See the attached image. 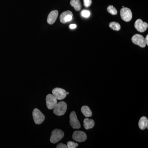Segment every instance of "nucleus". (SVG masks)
<instances>
[{
    "instance_id": "obj_1",
    "label": "nucleus",
    "mask_w": 148,
    "mask_h": 148,
    "mask_svg": "<svg viewBox=\"0 0 148 148\" xmlns=\"http://www.w3.org/2000/svg\"><path fill=\"white\" fill-rule=\"evenodd\" d=\"M67 109V105L65 102L61 101L57 103L54 109V114L58 116L63 115Z\"/></svg>"
},
{
    "instance_id": "obj_2",
    "label": "nucleus",
    "mask_w": 148,
    "mask_h": 148,
    "mask_svg": "<svg viewBox=\"0 0 148 148\" xmlns=\"http://www.w3.org/2000/svg\"><path fill=\"white\" fill-rule=\"evenodd\" d=\"M64 136V133L62 130L59 129H55L52 131L50 137V141L53 144H56L60 141Z\"/></svg>"
},
{
    "instance_id": "obj_3",
    "label": "nucleus",
    "mask_w": 148,
    "mask_h": 148,
    "mask_svg": "<svg viewBox=\"0 0 148 148\" xmlns=\"http://www.w3.org/2000/svg\"><path fill=\"white\" fill-rule=\"evenodd\" d=\"M33 117L35 123L37 124H40L45 119L44 115L37 108H35L33 111Z\"/></svg>"
},
{
    "instance_id": "obj_4",
    "label": "nucleus",
    "mask_w": 148,
    "mask_h": 148,
    "mask_svg": "<svg viewBox=\"0 0 148 148\" xmlns=\"http://www.w3.org/2000/svg\"><path fill=\"white\" fill-rule=\"evenodd\" d=\"M132 41L134 44L138 45L140 47L145 48L146 43L145 38L141 35L136 34L132 38Z\"/></svg>"
},
{
    "instance_id": "obj_5",
    "label": "nucleus",
    "mask_w": 148,
    "mask_h": 148,
    "mask_svg": "<svg viewBox=\"0 0 148 148\" xmlns=\"http://www.w3.org/2000/svg\"><path fill=\"white\" fill-rule=\"evenodd\" d=\"M52 95L57 100H62L65 98L67 95V92L61 88H55L52 90Z\"/></svg>"
},
{
    "instance_id": "obj_6",
    "label": "nucleus",
    "mask_w": 148,
    "mask_h": 148,
    "mask_svg": "<svg viewBox=\"0 0 148 148\" xmlns=\"http://www.w3.org/2000/svg\"><path fill=\"white\" fill-rule=\"evenodd\" d=\"M121 18L125 22H129L132 19V13L131 10L128 8H123L120 10Z\"/></svg>"
},
{
    "instance_id": "obj_7",
    "label": "nucleus",
    "mask_w": 148,
    "mask_h": 148,
    "mask_svg": "<svg viewBox=\"0 0 148 148\" xmlns=\"http://www.w3.org/2000/svg\"><path fill=\"white\" fill-rule=\"evenodd\" d=\"M70 125L74 129H80L81 128V125L77 119V115L74 111L71 112L70 115Z\"/></svg>"
},
{
    "instance_id": "obj_8",
    "label": "nucleus",
    "mask_w": 148,
    "mask_h": 148,
    "mask_svg": "<svg viewBox=\"0 0 148 148\" xmlns=\"http://www.w3.org/2000/svg\"><path fill=\"white\" fill-rule=\"evenodd\" d=\"M46 105L49 110H53L57 103V100L51 94L47 95L46 98Z\"/></svg>"
},
{
    "instance_id": "obj_9",
    "label": "nucleus",
    "mask_w": 148,
    "mask_h": 148,
    "mask_svg": "<svg viewBox=\"0 0 148 148\" xmlns=\"http://www.w3.org/2000/svg\"><path fill=\"white\" fill-rule=\"evenodd\" d=\"M72 139L77 142L82 143L87 140V134L83 131H75L73 132Z\"/></svg>"
},
{
    "instance_id": "obj_10",
    "label": "nucleus",
    "mask_w": 148,
    "mask_h": 148,
    "mask_svg": "<svg viewBox=\"0 0 148 148\" xmlns=\"http://www.w3.org/2000/svg\"><path fill=\"white\" fill-rule=\"evenodd\" d=\"M148 27L147 23L143 22L141 19H137L134 23V27L140 32L143 33L145 31Z\"/></svg>"
},
{
    "instance_id": "obj_11",
    "label": "nucleus",
    "mask_w": 148,
    "mask_h": 148,
    "mask_svg": "<svg viewBox=\"0 0 148 148\" xmlns=\"http://www.w3.org/2000/svg\"><path fill=\"white\" fill-rule=\"evenodd\" d=\"M73 14L70 10L64 12L60 16V22L63 24H65L67 22L71 21L72 19Z\"/></svg>"
},
{
    "instance_id": "obj_12",
    "label": "nucleus",
    "mask_w": 148,
    "mask_h": 148,
    "mask_svg": "<svg viewBox=\"0 0 148 148\" xmlns=\"http://www.w3.org/2000/svg\"><path fill=\"white\" fill-rule=\"evenodd\" d=\"M59 12L57 10H53L50 12L47 18V21L49 25H53L57 18Z\"/></svg>"
},
{
    "instance_id": "obj_13",
    "label": "nucleus",
    "mask_w": 148,
    "mask_h": 148,
    "mask_svg": "<svg viewBox=\"0 0 148 148\" xmlns=\"http://www.w3.org/2000/svg\"><path fill=\"white\" fill-rule=\"evenodd\" d=\"M139 128L142 130L148 128V119L145 117H142L140 119L138 123Z\"/></svg>"
},
{
    "instance_id": "obj_14",
    "label": "nucleus",
    "mask_w": 148,
    "mask_h": 148,
    "mask_svg": "<svg viewBox=\"0 0 148 148\" xmlns=\"http://www.w3.org/2000/svg\"><path fill=\"white\" fill-rule=\"evenodd\" d=\"M95 125V122L91 119L86 118L84 120V126L86 130L92 128Z\"/></svg>"
},
{
    "instance_id": "obj_15",
    "label": "nucleus",
    "mask_w": 148,
    "mask_h": 148,
    "mask_svg": "<svg viewBox=\"0 0 148 148\" xmlns=\"http://www.w3.org/2000/svg\"><path fill=\"white\" fill-rule=\"evenodd\" d=\"M81 112L86 117H89L92 116V113L87 106H84L81 108Z\"/></svg>"
},
{
    "instance_id": "obj_16",
    "label": "nucleus",
    "mask_w": 148,
    "mask_h": 148,
    "mask_svg": "<svg viewBox=\"0 0 148 148\" xmlns=\"http://www.w3.org/2000/svg\"><path fill=\"white\" fill-rule=\"evenodd\" d=\"M70 4L77 11H80L82 8V5L80 0H71Z\"/></svg>"
},
{
    "instance_id": "obj_17",
    "label": "nucleus",
    "mask_w": 148,
    "mask_h": 148,
    "mask_svg": "<svg viewBox=\"0 0 148 148\" xmlns=\"http://www.w3.org/2000/svg\"><path fill=\"white\" fill-rule=\"evenodd\" d=\"M109 27L114 30L119 31L120 30L121 25L119 23L113 22H111L109 25Z\"/></svg>"
},
{
    "instance_id": "obj_18",
    "label": "nucleus",
    "mask_w": 148,
    "mask_h": 148,
    "mask_svg": "<svg viewBox=\"0 0 148 148\" xmlns=\"http://www.w3.org/2000/svg\"><path fill=\"white\" fill-rule=\"evenodd\" d=\"M107 10L110 14L113 15H116L117 14V10L113 5H109L107 7Z\"/></svg>"
},
{
    "instance_id": "obj_19",
    "label": "nucleus",
    "mask_w": 148,
    "mask_h": 148,
    "mask_svg": "<svg viewBox=\"0 0 148 148\" xmlns=\"http://www.w3.org/2000/svg\"><path fill=\"white\" fill-rule=\"evenodd\" d=\"M67 147L68 148H75L78 147V144L76 143L72 142V141H69L67 143Z\"/></svg>"
},
{
    "instance_id": "obj_20",
    "label": "nucleus",
    "mask_w": 148,
    "mask_h": 148,
    "mask_svg": "<svg viewBox=\"0 0 148 148\" xmlns=\"http://www.w3.org/2000/svg\"><path fill=\"white\" fill-rule=\"evenodd\" d=\"M81 15L83 17L88 18L90 15V12L87 10H83L81 12Z\"/></svg>"
},
{
    "instance_id": "obj_21",
    "label": "nucleus",
    "mask_w": 148,
    "mask_h": 148,
    "mask_svg": "<svg viewBox=\"0 0 148 148\" xmlns=\"http://www.w3.org/2000/svg\"><path fill=\"white\" fill-rule=\"evenodd\" d=\"M92 3V0H84V6L86 8H89Z\"/></svg>"
},
{
    "instance_id": "obj_22",
    "label": "nucleus",
    "mask_w": 148,
    "mask_h": 148,
    "mask_svg": "<svg viewBox=\"0 0 148 148\" xmlns=\"http://www.w3.org/2000/svg\"><path fill=\"white\" fill-rule=\"evenodd\" d=\"M57 148H67V146L65 145V144H63V143H60L58 144L57 147H56Z\"/></svg>"
},
{
    "instance_id": "obj_23",
    "label": "nucleus",
    "mask_w": 148,
    "mask_h": 148,
    "mask_svg": "<svg viewBox=\"0 0 148 148\" xmlns=\"http://www.w3.org/2000/svg\"><path fill=\"white\" fill-rule=\"evenodd\" d=\"M77 27V25L75 24H71L70 25V28L71 29H74Z\"/></svg>"
},
{
    "instance_id": "obj_24",
    "label": "nucleus",
    "mask_w": 148,
    "mask_h": 148,
    "mask_svg": "<svg viewBox=\"0 0 148 148\" xmlns=\"http://www.w3.org/2000/svg\"><path fill=\"white\" fill-rule=\"evenodd\" d=\"M148 35H147L146 36V38H145V42L146 44L147 45H148Z\"/></svg>"
},
{
    "instance_id": "obj_25",
    "label": "nucleus",
    "mask_w": 148,
    "mask_h": 148,
    "mask_svg": "<svg viewBox=\"0 0 148 148\" xmlns=\"http://www.w3.org/2000/svg\"><path fill=\"white\" fill-rule=\"evenodd\" d=\"M69 94V93L68 92H67V95H68Z\"/></svg>"
}]
</instances>
